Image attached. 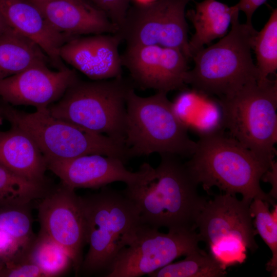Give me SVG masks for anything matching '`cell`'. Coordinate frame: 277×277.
I'll return each instance as SVG.
<instances>
[{
	"mask_svg": "<svg viewBox=\"0 0 277 277\" xmlns=\"http://www.w3.org/2000/svg\"><path fill=\"white\" fill-rule=\"evenodd\" d=\"M160 156L156 168L142 164L137 179L123 191L138 209L143 224L168 230H195L207 199L199 195V184L179 156Z\"/></svg>",
	"mask_w": 277,
	"mask_h": 277,
	"instance_id": "6da1fadb",
	"label": "cell"
},
{
	"mask_svg": "<svg viewBox=\"0 0 277 277\" xmlns=\"http://www.w3.org/2000/svg\"><path fill=\"white\" fill-rule=\"evenodd\" d=\"M272 162L262 160L230 135L216 130L201 135L185 165L208 194L216 187L225 193L241 194L242 200L250 203L259 199L274 205V198L260 186Z\"/></svg>",
	"mask_w": 277,
	"mask_h": 277,
	"instance_id": "7a4b0ae2",
	"label": "cell"
},
{
	"mask_svg": "<svg viewBox=\"0 0 277 277\" xmlns=\"http://www.w3.org/2000/svg\"><path fill=\"white\" fill-rule=\"evenodd\" d=\"M239 11L233 13L227 34L192 56L194 66L188 71L185 82L195 91L220 98L258 81L251 54L258 31L252 24L240 23Z\"/></svg>",
	"mask_w": 277,
	"mask_h": 277,
	"instance_id": "3957f363",
	"label": "cell"
},
{
	"mask_svg": "<svg viewBox=\"0 0 277 277\" xmlns=\"http://www.w3.org/2000/svg\"><path fill=\"white\" fill-rule=\"evenodd\" d=\"M82 197L89 247L79 273L105 276L118 253L142 224L140 212L123 191L106 186L98 193Z\"/></svg>",
	"mask_w": 277,
	"mask_h": 277,
	"instance_id": "277c9868",
	"label": "cell"
},
{
	"mask_svg": "<svg viewBox=\"0 0 277 277\" xmlns=\"http://www.w3.org/2000/svg\"><path fill=\"white\" fill-rule=\"evenodd\" d=\"M167 93L142 97L128 92L125 145L132 157L153 153L191 156L196 146L188 126L178 115Z\"/></svg>",
	"mask_w": 277,
	"mask_h": 277,
	"instance_id": "5b68a950",
	"label": "cell"
},
{
	"mask_svg": "<svg viewBox=\"0 0 277 277\" xmlns=\"http://www.w3.org/2000/svg\"><path fill=\"white\" fill-rule=\"evenodd\" d=\"M132 88L122 76L91 81L78 78L47 109L57 118L125 144L126 99Z\"/></svg>",
	"mask_w": 277,
	"mask_h": 277,
	"instance_id": "8992f818",
	"label": "cell"
},
{
	"mask_svg": "<svg viewBox=\"0 0 277 277\" xmlns=\"http://www.w3.org/2000/svg\"><path fill=\"white\" fill-rule=\"evenodd\" d=\"M0 115L11 126L26 132L36 143L46 161L67 160L87 154L116 157L124 163L131 159L124 144L52 116L47 108L29 113L5 103Z\"/></svg>",
	"mask_w": 277,
	"mask_h": 277,
	"instance_id": "52a82bcc",
	"label": "cell"
},
{
	"mask_svg": "<svg viewBox=\"0 0 277 277\" xmlns=\"http://www.w3.org/2000/svg\"><path fill=\"white\" fill-rule=\"evenodd\" d=\"M221 125L262 160L274 161L277 141V81L251 82L219 98Z\"/></svg>",
	"mask_w": 277,
	"mask_h": 277,
	"instance_id": "ba28073f",
	"label": "cell"
},
{
	"mask_svg": "<svg viewBox=\"0 0 277 277\" xmlns=\"http://www.w3.org/2000/svg\"><path fill=\"white\" fill-rule=\"evenodd\" d=\"M250 204L235 195H216L207 200L196 220L200 241L206 244L209 254L225 269L243 263L247 249L253 252L258 248Z\"/></svg>",
	"mask_w": 277,
	"mask_h": 277,
	"instance_id": "9c48e42d",
	"label": "cell"
},
{
	"mask_svg": "<svg viewBox=\"0 0 277 277\" xmlns=\"http://www.w3.org/2000/svg\"><path fill=\"white\" fill-rule=\"evenodd\" d=\"M195 230L159 229L142 224L132 241L118 253L105 277H140L176 259L200 250Z\"/></svg>",
	"mask_w": 277,
	"mask_h": 277,
	"instance_id": "30bf717a",
	"label": "cell"
},
{
	"mask_svg": "<svg viewBox=\"0 0 277 277\" xmlns=\"http://www.w3.org/2000/svg\"><path fill=\"white\" fill-rule=\"evenodd\" d=\"M194 0H154L130 6L118 33L127 46L175 48L189 60L187 5Z\"/></svg>",
	"mask_w": 277,
	"mask_h": 277,
	"instance_id": "8fae6325",
	"label": "cell"
},
{
	"mask_svg": "<svg viewBox=\"0 0 277 277\" xmlns=\"http://www.w3.org/2000/svg\"><path fill=\"white\" fill-rule=\"evenodd\" d=\"M37 209L39 233L61 245L70 256L75 275L79 274L88 228L82 197L62 183L39 200Z\"/></svg>",
	"mask_w": 277,
	"mask_h": 277,
	"instance_id": "7c38bea8",
	"label": "cell"
},
{
	"mask_svg": "<svg viewBox=\"0 0 277 277\" xmlns=\"http://www.w3.org/2000/svg\"><path fill=\"white\" fill-rule=\"evenodd\" d=\"M123 66L140 88L167 93L186 87L188 59L180 50L159 45L127 46Z\"/></svg>",
	"mask_w": 277,
	"mask_h": 277,
	"instance_id": "4fadbf2b",
	"label": "cell"
},
{
	"mask_svg": "<svg viewBox=\"0 0 277 277\" xmlns=\"http://www.w3.org/2000/svg\"><path fill=\"white\" fill-rule=\"evenodd\" d=\"M78 78L74 69L53 71L48 65L35 66L1 80L0 96L11 105L47 108Z\"/></svg>",
	"mask_w": 277,
	"mask_h": 277,
	"instance_id": "5bb4252c",
	"label": "cell"
},
{
	"mask_svg": "<svg viewBox=\"0 0 277 277\" xmlns=\"http://www.w3.org/2000/svg\"><path fill=\"white\" fill-rule=\"evenodd\" d=\"M123 39L118 33L81 36L66 42L60 48L63 61L91 80L122 76L119 46Z\"/></svg>",
	"mask_w": 277,
	"mask_h": 277,
	"instance_id": "9a60e30c",
	"label": "cell"
},
{
	"mask_svg": "<svg viewBox=\"0 0 277 277\" xmlns=\"http://www.w3.org/2000/svg\"><path fill=\"white\" fill-rule=\"evenodd\" d=\"M47 169L64 185L76 188H98L115 182L126 185L134 182L138 171L128 170L120 159L101 154H87L70 159L46 161Z\"/></svg>",
	"mask_w": 277,
	"mask_h": 277,
	"instance_id": "2e32d148",
	"label": "cell"
},
{
	"mask_svg": "<svg viewBox=\"0 0 277 277\" xmlns=\"http://www.w3.org/2000/svg\"><path fill=\"white\" fill-rule=\"evenodd\" d=\"M29 1L38 8L55 30L70 39L116 33L119 30L104 12L85 0Z\"/></svg>",
	"mask_w": 277,
	"mask_h": 277,
	"instance_id": "e0dca14e",
	"label": "cell"
},
{
	"mask_svg": "<svg viewBox=\"0 0 277 277\" xmlns=\"http://www.w3.org/2000/svg\"><path fill=\"white\" fill-rule=\"evenodd\" d=\"M0 15L9 28L37 43L56 70L66 67L60 50L71 39L55 30L33 3L28 0H0Z\"/></svg>",
	"mask_w": 277,
	"mask_h": 277,
	"instance_id": "ac0fdd59",
	"label": "cell"
},
{
	"mask_svg": "<svg viewBox=\"0 0 277 277\" xmlns=\"http://www.w3.org/2000/svg\"><path fill=\"white\" fill-rule=\"evenodd\" d=\"M0 166L28 180L48 183L44 155L33 139L17 127L0 131Z\"/></svg>",
	"mask_w": 277,
	"mask_h": 277,
	"instance_id": "d6986e66",
	"label": "cell"
},
{
	"mask_svg": "<svg viewBox=\"0 0 277 277\" xmlns=\"http://www.w3.org/2000/svg\"><path fill=\"white\" fill-rule=\"evenodd\" d=\"M238 9L236 5L229 7L216 0H204L195 3V9L187 11L186 17L195 29L188 41L191 58L205 45L224 36Z\"/></svg>",
	"mask_w": 277,
	"mask_h": 277,
	"instance_id": "ffe728a7",
	"label": "cell"
},
{
	"mask_svg": "<svg viewBox=\"0 0 277 277\" xmlns=\"http://www.w3.org/2000/svg\"><path fill=\"white\" fill-rule=\"evenodd\" d=\"M49 64L48 56L32 39L10 28L0 35V81L33 66Z\"/></svg>",
	"mask_w": 277,
	"mask_h": 277,
	"instance_id": "44dd1931",
	"label": "cell"
},
{
	"mask_svg": "<svg viewBox=\"0 0 277 277\" xmlns=\"http://www.w3.org/2000/svg\"><path fill=\"white\" fill-rule=\"evenodd\" d=\"M51 189L48 182L28 180L0 166V208L31 204Z\"/></svg>",
	"mask_w": 277,
	"mask_h": 277,
	"instance_id": "7402d4cb",
	"label": "cell"
},
{
	"mask_svg": "<svg viewBox=\"0 0 277 277\" xmlns=\"http://www.w3.org/2000/svg\"><path fill=\"white\" fill-rule=\"evenodd\" d=\"M185 259L171 263L148 274L150 277H223L224 269L203 250L192 252Z\"/></svg>",
	"mask_w": 277,
	"mask_h": 277,
	"instance_id": "603a6c76",
	"label": "cell"
},
{
	"mask_svg": "<svg viewBox=\"0 0 277 277\" xmlns=\"http://www.w3.org/2000/svg\"><path fill=\"white\" fill-rule=\"evenodd\" d=\"M253 50L256 58V67L259 83L267 81L270 74L277 70V9L255 37Z\"/></svg>",
	"mask_w": 277,
	"mask_h": 277,
	"instance_id": "cb8c5ba5",
	"label": "cell"
},
{
	"mask_svg": "<svg viewBox=\"0 0 277 277\" xmlns=\"http://www.w3.org/2000/svg\"><path fill=\"white\" fill-rule=\"evenodd\" d=\"M27 253L30 259L41 269L45 277L59 276L72 264L71 260L64 248L39 233Z\"/></svg>",
	"mask_w": 277,
	"mask_h": 277,
	"instance_id": "d4e9b609",
	"label": "cell"
},
{
	"mask_svg": "<svg viewBox=\"0 0 277 277\" xmlns=\"http://www.w3.org/2000/svg\"><path fill=\"white\" fill-rule=\"evenodd\" d=\"M31 204L0 208V229L12 236L24 252H28L36 236L32 229Z\"/></svg>",
	"mask_w": 277,
	"mask_h": 277,
	"instance_id": "484cf974",
	"label": "cell"
},
{
	"mask_svg": "<svg viewBox=\"0 0 277 277\" xmlns=\"http://www.w3.org/2000/svg\"><path fill=\"white\" fill-rule=\"evenodd\" d=\"M269 204L261 199H254L250 204L251 215L255 218L254 226L258 233L272 253V256L267 264L266 269L272 276L277 275V206L273 205L272 212Z\"/></svg>",
	"mask_w": 277,
	"mask_h": 277,
	"instance_id": "4316f807",
	"label": "cell"
},
{
	"mask_svg": "<svg viewBox=\"0 0 277 277\" xmlns=\"http://www.w3.org/2000/svg\"><path fill=\"white\" fill-rule=\"evenodd\" d=\"M45 277L41 269L21 249L14 255L0 259V277Z\"/></svg>",
	"mask_w": 277,
	"mask_h": 277,
	"instance_id": "83f0119b",
	"label": "cell"
},
{
	"mask_svg": "<svg viewBox=\"0 0 277 277\" xmlns=\"http://www.w3.org/2000/svg\"><path fill=\"white\" fill-rule=\"evenodd\" d=\"M104 12L118 28L122 25L130 7V0H85Z\"/></svg>",
	"mask_w": 277,
	"mask_h": 277,
	"instance_id": "f1b7e54d",
	"label": "cell"
},
{
	"mask_svg": "<svg viewBox=\"0 0 277 277\" xmlns=\"http://www.w3.org/2000/svg\"><path fill=\"white\" fill-rule=\"evenodd\" d=\"M21 249L17 241L0 229V259L10 257Z\"/></svg>",
	"mask_w": 277,
	"mask_h": 277,
	"instance_id": "f546056e",
	"label": "cell"
},
{
	"mask_svg": "<svg viewBox=\"0 0 277 277\" xmlns=\"http://www.w3.org/2000/svg\"><path fill=\"white\" fill-rule=\"evenodd\" d=\"M266 0H240L236 4L240 11L244 12L246 15L248 24H252L251 19L252 15L256 10Z\"/></svg>",
	"mask_w": 277,
	"mask_h": 277,
	"instance_id": "4dcf8cb0",
	"label": "cell"
},
{
	"mask_svg": "<svg viewBox=\"0 0 277 277\" xmlns=\"http://www.w3.org/2000/svg\"><path fill=\"white\" fill-rule=\"evenodd\" d=\"M9 27L7 26L3 17L0 15V35L7 30Z\"/></svg>",
	"mask_w": 277,
	"mask_h": 277,
	"instance_id": "1f68e13d",
	"label": "cell"
},
{
	"mask_svg": "<svg viewBox=\"0 0 277 277\" xmlns=\"http://www.w3.org/2000/svg\"><path fill=\"white\" fill-rule=\"evenodd\" d=\"M3 117L0 115V125L3 124Z\"/></svg>",
	"mask_w": 277,
	"mask_h": 277,
	"instance_id": "d6a6232c",
	"label": "cell"
},
{
	"mask_svg": "<svg viewBox=\"0 0 277 277\" xmlns=\"http://www.w3.org/2000/svg\"><path fill=\"white\" fill-rule=\"evenodd\" d=\"M29 1H47V0H29Z\"/></svg>",
	"mask_w": 277,
	"mask_h": 277,
	"instance_id": "836d02e7",
	"label": "cell"
}]
</instances>
